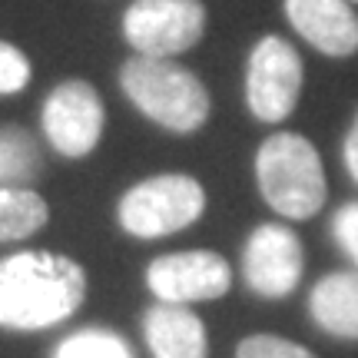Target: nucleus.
Returning <instances> with one entry per match:
<instances>
[{
	"label": "nucleus",
	"instance_id": "1",
	"mask_svg": "<svg viewBox=\"0 0 358 358\" xmlns=\"http://www.w3.org/2000/svg\"><path fill=\"white\" fill-rule=\"evenodd\" d=\"M87 299V272L77 259L20 249L0 259V329L40 332L77 315Z\"/></svg>",
	"mask_w": 358,
	"mask_h": 358
},
{
	"label": "nucleus",
	"instance_id": "2",
	"mask_svg": "<svg viewBox=\"0 0 358 358\" xmlns=\"http://www.w3.org/2000/svg\"><path fill=\"white\" fill-rule=\"evenodd\" d=\"M120 93L140 110L150 123L176 136H192L209 123L213 96L209 87L176 60L129 57L120 66Z\"/></svg>",
	"mask_w": 358,
	"mask_h": 358
},
{
	"label": "nucleus",
	"instance_id": "3",
	"mask_svg": "<svg viewBox=\"0 0 358 358\" xmlns=\"http://www.w3.org/2000/svg\"><path fill=\"white\" fill-rule=\"evenodd\" d=\"M252 169H256L259 196L275 216L289 222H306L325 209L329 199L325 166L315 143L302 133L279 129L266 136L259 143Z\"/></svg>",
	"mask_w": 358,
	"mask_h": 358
},
{
	"label": "nucleus",
	"instance_id": "4",
	"mask_svg": "<svg viewBox=\"0 0 358 358\" xmlns=\"http://www.w3.org/2000/svg\"><path fill=\"white\" fill-rule=\"evenodd\" d=\"M203 182L189 173H156L133 182L120 203L116 222L133 239H166L189 229L206 213Z\"/></svg>",
	"mask_w": 358,
	"mask_h": 358
},
{
	"label": "nucleus",
	"instance_id": "5",
	"mask_svg": "<svg viewBox=\"0 0 358 358\" xmlns=\"http://www.w3.org/2000/svg\"><path fill=\"white\" fill-rule=\"evenodd\" d=\"M306 83V64L292 43L279 34H266L252 43L245 60V106L259 123L279 127L299 106Z\"/></svg>",
	"mask_w": 358,
	"mask_h": 358
},
{
	"label": "nucleus",
	"instance_id": "6",
	"mask_svg": "<svg viewBox=\"0 0 358 358\" xmlns=\"http://www.w3.org/2000/svg\"><path fill=\"white\" fill-rule=\"evenodd\" d=\"M203 0H133L123 10V40L136 57L176 60L206 37Z\"/></svg>",
	"mask_w": 358,
	"mask_h": 358
},
{
	"label": "nucleus",
	"instance_id": "7",
	"mask_svg": "<svg viewBox=\"0 0 358 358\" xmlns=\"http://www.w3.org/2000/svg\"><path fill=\"white\" fill-rule=\"evenodd\" d=\"M40 129L50 150L64 159H87L103 140L106 106L90 80H60L40 110Z\"/></svg>",
	"mask_w": 358,
	"mask_h": 358
},
{
	"label": "nucleus",
	"instance_id": "8",
	"mask_svg": "<svg viewBox=\"0 0 358 358\" xmlns=\"http://www.w3.org/2000/svg\"><path fill=\"white\" fill-rule=\"evenodd\" d=\"M146 289L156 295V302L169 306L213 302L232 289V266L213 249L166 252L146 266Z\"/></svg>",
	"mask_w": 358,
	"mask_h": 358
},
{
	"label": "nucleus",
	"instance_id": "9",
	"mask_svg": "<svg viewBox=\"0 0 358 358\" xmlns=\"http://www.w3.org/2000/svg\"><path fill=\"white\" fill-rule=\"evenodd\" d=\"M306 272L302 239L285 222H262L243 245V282L259 299H285Z\"/></svg>",
	"mask_w": 358,
	"mask_h": 358
},
{
	"label": "nucleus",
	"instance_id": "10",
	"mask_svg": "<svg viewBox=\"0 0 358 358\" xmlns=\"http://www.w3.org/2000/svg\"><path fill=\"white\" fill-rule=\"evenodd\" d=\"M282 13L322 57L348 60L358 53V13L348 0H282Z\"/></svg>",
	"mask_w": 358,
	"mask_h": 358
},
{
	"label": "nucleus",
	"instance_id": "11",
	"mask_svg": "<svg viewBox=\"0 0 358 358\" xmlns=\"http://www.w3.org/2000/svg\"><path fill=\"white\" fill-rule=\"evenodd\" d=\"M143 338L153 358H206L209 338H206L203 319L189 306H169L156 302L143 315Z\"/></svg>",
	"mask_w": 358,
	"mask_h": 358
},
{
	"label": "nucleus",
	"instance_id": "12",
	"mask_svg": "<svg viewBox=\"0 0 358 358\" xmlns=\"http://www.w3.org/2000/svg\"><path fill=\"white\" fill-rule=\"evenodd\" d=\"M312 322L332 338L358 342V272H329L308 292Z\"/></svg>",
	"mask_w": 358,
	"mask_h": 358
},
{
	"label": "nucleus",
	"instance_id": "13",
	"mask_svg": "<svg viewBox=\"0 0 358 358\" xmlns=\"http://www.w3.org/2000/svg\"><path fill=\"white\" fill-rule=\"evenodd\" d=\"M50 206L34 186H0V243L27 239L47 226Z\"/></svg>",
	"mask_w": 358,
	"mask_h": 358
},
{
	"label": "nucleus",
	"instance_id": "14",
	"mask_svg": "<svg viewBox=\"0 0 358 358\" xmlns=\"http://www.w3.org/2000/svg\"><path fill=\"white\" fill-rule=\"evenodd\" d=\"M43 169L37 140L24 127H0V186H30Z\"/></svg>",
	"mask_w": 358,
	"mask_h": 358
},
{
	"label": "nucleus",
	"instance_id": "15",
	"mask_svg": "<svg viewBox=\"0 0 358 358\" xmlns=\"http://www.w3.org/2000/svg\"><path fill=\"white\" fill-rule=\"evenodd\" d=\"M53 358H136L133 348L127 345L123 335H116L113 329H80V332L66 335L57 345Z\"/></svg>",
	"mask_w": 358,
	"mask_h": 358
},
{
	"label": "nucleus",
	"instance_id": "16",
	"mask_svg": "<svg viewBox=\"0 0 358 358\" xmlns=\"http://www.w3.org/2000/svg\"><path fill=\"white\" fill-rule=\"evenodd\" d=\"M34 77V66L17 43L10 40H0V96H13V93H24L30 87Z\"/></svg>",
	"mask_w": 358,
	"mask_h": 358
},
{
	"label": "nucleus",
	"instance_id": "17",
	"mask_svg": "<svg viewBox=\"0 0 358 358\" xmlns=\"http://www.w3.org/2000/svg\"><path fill=\"white\" fill-rule=\"evenodd\" d=\"M236 358H319L312 355L306 345H299V342H289V338H282V335H245L239 348H236Z\"/></svg>",
	"mask_w": 358,
	"mask_h": 358
},
{
	"label": "nucleus",
	"instance_id": "18",
	"mask_svg": "<svg viewBox=\"0 0 358 358\" xmlns=\"http://www.w3.org/2000/svg\"><path fill=\"white\" fill-rule=\"evenodd\" d=\"M332 236H335V245L345 252L348 262L358 272V199H348V203H342L335 209Z\"/></svg>",
	"mask_w": 358,
	"mask_h": 358
},
{
	"label": "nucleus",
	"instance_id": "19",
	"mask_svg": "<svg viewBox=\"0 0 358 358\" xmlns=\"http://www.w3.org/2000/svg\"><path fill=\"white\" fill-rule=\"evenodd\" d=\"M342 163H345V173L352 176V182L358 186V110L348 123L345 140H342Z\"/></svg>",
	"mask_w": 358,
	"mask_h": 358
},
{
	"label": "nucleus",
	"instance_id": "20",
	"mask_svg": "<svg viewBox=\"0 0 358 358\" xmlns=\"http://www.w3.org/2000/svg\"><path fill=\"white\" fill-rule=\"evenodd\" d=\"M348 3H352V7H355V3H358V0H348Z\"/></svg>",
	"mask_w": 358,
	"mask_h": 358
}]
</instances>
